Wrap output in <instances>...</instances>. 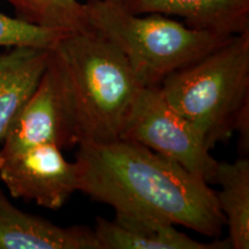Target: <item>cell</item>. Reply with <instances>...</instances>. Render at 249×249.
Masks as SVG:
<instances>
[{
    "label": "cell",
    "instance_id": "obj_1",
    "mask_svg": "<svg viewBox=\"0 0 249 249\" xmlns=\"http://www.w3.org/2000/svg\"><path fill=\"white\" fill-rule=\"evenodd\" d=\"M77 145L79 191L92 200L111 205L116 213L220 235L225 217L216 192L181 165L129 140Z\"/></svg>",
    "mask_w": 249,
    "mask_h": 249
},
{
    "label": "cell",
    "instance_id": "obj_2",
    "mask_svg": "<svg viewBox=\"0 0 249 249\" xmlns=\"http://www.w3.org/2000/svg\"><path fill=\"white\" fill-rule=\"evenodd\" d=\"M70 93L77 144L120 139L144 88L123 52L97 31H71L52 48Z\"/></svg>",
    "mask_w": 249,
    "mask_h": 249
},
{
    "label": "cell",
    "instance_id": "obj_3",
    "mask_svg": "<svg viewBox=\"0 0 249 249\" xmlns=\"http://www.w3.org/2000/svg\"><path fill=\"white\" fill-rule=\"evenodd\" d=\"M158 87L210 149L239 133L241 156L248 154L249 29L170 74Z\"/></svg>",
    "mask_w": 249,
    "mask_h": 249
},
{
    "label": "cell",
    "instance_id": "obj_4",
    "mask_svg": "<svg viewBox=\"0 0 249 249\" xmlns=\"http://www.w3.org/2000/svg\"><path fill=\"white\" fill-rule=\"evenodd\" d=\"M83 5L88 28L123 52L144 87H158L232 37L193 29L161 14H132L107 0Z\"/></svg>",
    "mask_w": 249,
    "mask_h": 249
},
{
    "label": "cell",
    "instance_id": "obj_5",
    "mask_svg": "<svg viewBox=\"0 0 249 249\" xmlns=\"http://www.w3.org/2000/svg\"><path fill=\"white\" fill-rule=\"evenodd\" d=\"M120 139L138 142L211 183L218 161L200 133L174 108L160 87H144L134 103Z\"/></svg>",
    "mask_w": 249,
    "mask_h": 249
},
{
    "label": "cell",
    "instance_id": "obj_6",
    "mask_svg": "<svg viewBox=\"0 0 249 249\" xmlns=\"http://www.w3.org/2000/svg\"><path fill=\"white\" fill-rule=\"evenodd\" d=\"M1 143L0 155L13 154L39 143H54L61 149L77 144L70 93L62 67L52 49L38 85Z\"/></svg>",
    "mask_w": 249,
    "mask_h": 249
},
{
    "label": "cell",
    "instance_id": "obj_7",
    "mask_svg": "<svg viewBox=\"0 0 249 249\" xmlns=\"http://www.w3.org/2000/svg\"><path fill=\"white\" fill-rule=\"evenodd\" d=\"M0 179L13 197L58 210L79 191V169L54 143H39L0 155Z\"/></svg>",
    "mask_w": 249,
    "mask_h": 249
},
{
    "label": "cell",
    "instance_id": "obj_8",
    "mask_svg": "<svg viewBox=\"0 0 249 249\" xmlns=\"http://www.w3.org/2000/svg\"><path fill=\"white\" fill-rule=\"evenodd\" d=\"M0 249H99L93 230L62 227L27 213L0 188Z\"/></svg>",
    "mask_w": 249,
    "mask_h": 249
},
{
    "label": "cell",
    "instance_id": "obj_9",
    "mask_svg": "<svg viewBox=\"0 0 249 249\" xmlns=\"http://www.w3.org/2000/svg\"><path fill=\"white\" fill-rule=\"evenodd\" d=\"M132 14L180 17L187 27L233 36L249 29V0H107Z\"/></svg>",
    "mask_w": 249,
    "mask_h": 249
},
{
    "label": "cell",
    "instance_id": "obj_10",
    "mask_svg": "<svg viewBox=\"0 0 249 249\" xmlns=\"http://www.w3.org/2000/svg\"><path fill=\"white\" fill-rule=\"evenodd\" d=\"M99 249H229V239L196 241L176 225L154 218L116 213L113 220L96 218Z\"/></svg>",
    "mask_w": 249,
    "mask_h": 249
},
{
    "label": "cell",
    "instance_id": "obj_11",
    "mask_svg": "<svg viewBox=\"0 0 249 249\" xmlns=\"http://www.w3.org/2000/svg\"><path fill=\"white\" fill-rule=\"evenodd\" d=\"M50 49L15 46L0 54V142L36 89Z\"/></svg>",
    "mask_w": 249,
    "mask_h": 249
},
{
    "label": "cell",
    "instance_id": "obj_12",
    "mask_svg": "<svg viewBox=\"0 0 249 249\" xmlns=\"http://www.w3.org/2000/svg\"><path fill=\"white\" fill-rule=\"evenodd\" d=\"M213 182L220 186L216 193L218 207L229 227L231 248H249V160L218 161Z\"/></svg>",
    "mask_w": 249,
    "mask_h": 249
},
{
    "label": "cell",
    "instance_id": "obj_13",
    "mask_svg": "<svg viewBox=\"0 0 249 249\" xmlns=\"http://www.w3.org/2000/svg\"><path fill=\"white\" fill-rule=\"evenodd\" d=\"M17 18L35 26L65 31L88 28L85 5L77 0H5Z\"/></svg>",
    "mask_w": 249,
    "mask_h": 249
},
{
    "label": "cell",
    "instance_id": "obj_14",
    "mask_svg": "<svg viewBox=\"0 0 249 249\" xmlns=\"http://www.w3.org/2000/svg\"><path fill=\"white\" fill-rule=\"evenodd\" d=\"M53 28H45L28 23L18 18H11L0 13V46H34L52 49L66 34Z\"/></svg>",
    "mask_w": 249,
    "mask_h": 249
}]
</instances>
